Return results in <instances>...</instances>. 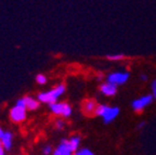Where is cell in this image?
I'll list each match as a JSON object with an SVG mask.
<instances>
[{
	"mask_svg": "<svg viewBox=\"0 0 156 155\" xmlns=\"http://www.w3.org/2000/svg\"><path fill=\"white\" fill-rule=\"evenodd\" d=\"M66 87L64 84H60V85L55 86L52 89L48 90V91H44L38 93L37 96V99L40 103H47V104H53L56 103L58 100L62 97V96L65 93Z\"/></svg>",
	"mask_w": 156,
	"mask_h": 155,
	"instance_id": "obj_1",
	"label": "cell"
},
{
	"mask_svg": "<svg viewBox=\"0 0 156 155\" xmlns=\"http://www.w3.org/2000/svg\"><path fill=\"white\" fill-rule=\"evenodd\" d=\"M120 113V110L118 106H111L106 104H99L98 105L95 115L101 117L104 124H111L118 117Z\"/></svg>",
	"mask_w": 156,
	"mask_h": 155,
	"instance_id": "obj_2",
	"label": "cell"
},
{
	"mask_svg": "<svg viewBox=\"0 0 156 155\" xmlns=\"http://www.w3.org/2000/svg\"><path fill=\"white\" fill-rule=\"evenodd\" d=\"M10 118L13 123H22L27 117V109L25 105V102L23 98L19 99L15 103V105L10 110Z\"/></svg>",
	"mask_w": 156,
	"mask_h": 155,
	"instance_id": "obj_3",
	"label": "cell"
},
{
	"mask_svg": "<svg viewBox=\"0 0 156 155\" xmlns=\"http://www.w3.org/2000/svg\"><path fill=\"white\" fill-rule=\"evenodd\" d=\"M50 111L56 116H61L63 118H68L73 113V109L68 103L66 102H56L53 104L49 105Z\"/></svg>",
	"mask_w": 156,
	"mask_h": 155,
	"instance_id": "obj_4",
	"label": "cell"
},
{
	"mask_svg": "<svg viewBox=\"0 0 156 155\" xmlns=\"http://www.w3.org/2000/svg\"><path fill=\"white\" fill-rule=\"evenodd\" d=\"M153 102L154 97L152 96V93H150V95L142 96V97L138 98V99H134L131 102V107L136 113H141L143 110H145L147 106H150Z\"/></svg>",
	"mask_w": 156,
	"mask_h": 155,
	"instance_id": "obj_5",
	"label": "cell"
},
{
	"mask_svg": "<svg viewBox=\"0 0 156 155\" xmlns=\"http://www.w3.org/2000/svg\"><path fill=\"white\" fill-rule=\"evenodd\" d=\"M130 77V74L124 70H118V72H113V73L107 75V81L113 84L115 86H122L128 81Z\"/></svg>",
	"mask_w": 156,
	"mask_h": 155,
	"instance_id": "obj_6",
	"label": "cell"
},
{
	"mask_svg": "<svg viewBox=\"0 0 156 155\" xmlns=\"http://www.w3.org/2000/svg\"><path fill=\"white\" fill-rule=\"evenodd\" d=\"M98 105L99 104L94 99H86L81 105V111L87 116H93V115H95Z\"/></svg>",
	"mask_w": 156,
	"mask_h": 155,
	"instance_id": "obj_7",
	"label": "cell"
},
{
	"mask_svg": "<svg viewBox=\"0 0 156 155\" xmlns=\"http://www.w3.org/2000/svg\"><path fill=\"white\" fill-rule=\"evenodd\" d=\"M117 90H118V87L108 81L102 82L100 85V92L105 97H114L116 96Z\"/></svg>",
	"mask_w": 156,
	"mask_h": 155,
	"instance_id": "obj_8",
	"label": "cell"
},
{
	"mask_svg": "<svg viewBox=\"0 0 156 155\" xmlns=\"http://www.w3.org/2000/svg\"><path fill=\"white\" fill-rule=\"evenodd\" d=\"M52 155H74V152L69 149L66 139H62L60 144L54 149Z\"/></svg>",
	"mask_w": 156,
	"mask_h": 155,
	"instance_id": "obj_9",
	"label": "cell"
},
{
	"mask_svg": "<svg viewBox=\"0 0 156 155\" xmlns=\"http://www.w3.org/2000/svg\"><path fill=\"white\" fill-rule=\"evenodd\" d=\"M23 100H24L26 109L28 111H36L40 105V102L38 101V99H35L30 96H25V97H23Z\"/></svg>",
	"mask_w": 156,
	"mask_h": 155,
	"instance_id": "obj_10",
	"label": "cell"
},
{
	"mask_svg": "<svg viewBox=\"0 0 156 155\" xmlns=\"http://www.w3.org/2000/svg\"><path fill=\"white\" fill-rule=\"evenodd\" d=\"M1 144L5 151H10L13 146V133L11 131H5V136L1 139Z\"/></svg>",
	"mask_w": 156,
	"mask_h": 155,
	"instance_id": "obj_11",
	"label": "cell"
},
{
	"mask_svg": "<svg viewBox=\"0 0 156 155\" xmlns=\"http://www.w3.org/2000/svg\"><path fill=\"white\" fill-rule=\"evenodd\" d=\"M66 140H67V144H68V146H69V149H71L74 153L79 150V146H80V143H81L80 136L75 135V136L71 137L69 139H66Z\"/></svg>",
	"mask_w": 156,
	"mask_h": 155,
	"instance_id": "obj_12",
	"label": "cell"
},
{
	"mask_svg": "<svg viewBox=\"0 0 156 155\" xmlns=\"http://www.w3.org/2000/svg\"><path fill=\"white\" fill-rule=\"evenodd\" d=\"M125 58H126V56L122 53H114V54H108V56H106V59L110 61H122V60H124Z\"/></svg>",
	"mask_w": 156,
	"mask_h": 155,
	"instance_id": "obj_13",
	"label": "cell"
},
{
	"mask_svg": "<svg viewBox=\"0 0 156 155\" xmlns=\"http://www.w3.org/2000/svg\"><path fill=\"white\" fill-rule=\"evenodd\" d=\"M74 155H95L90 149L88 148H81L77 151V152L74 153Z\"/></svg>",
	"mask_w": 156,
	"mask_h": 155,
	"instance_id": "obj_14",
	"label": "cell"
},
{
	"mask_svg": "<svg viewBox=\"0 0 156 155\" xmlns=\"http://www.w3.org/2000/svg\"><path fill=\"white\" fill-rule=\"evenodd\" d=\"M48 79H47V76L44 75V74H38L36 76V82L38 85H46Z\"/></svg>",
	"mask_w": 156,
	"mask_h": 155,
	"instance_id": "obj_15",
	"label": "cell"
},
{
	"mask_svg": "<svg viewBox=\"0 0 156 155\" xmlns=\"http://www.w3.org/2000/svg\"><path fill=\"white\" fill-rule=\"evenodd\" d=\"M64 127H65V121H64V119H56L55 121V128L58 129V130H63Z\"/></svg>",
	"mask_w": 156,
	"mask_h": 155,
	"instance_id": "obj_16",
	"label": "cell"
},
{
	"mask_svg": "<svg viewBox=\"0 0 156 155\" xmlns=\"http://www.w3.org/2000/svg\"><path fill=\"white\" fill-rule=\"evenodd\" d=\"M53 149H52L51 146H49V144H47V146H44V148H42V153H44V155H50V154H53Z\"/></svg>",
	"mask_w": 156,
	"mask_h": 155,
	"instance_id": "obj_17",
	"label": "cell"
},
{
	"mask_svg": "<svg viewBox=\"0 0 156 155\" xmlns=\"http://www.w3.org/2000/svg\"><path fill=\"white\" fill-rule=\"evenodd\" d=\"M151 91H152V96L154 97V99H156V78L152 80V82H151Z\"/></svg>",
	"mask_w": 156,
	"mask_h": 155,
	"instance_id": "obj_18",
	"label": "cell"
},
{
	"mask_svg": "<svg viewBox=\"0 0 156 155\" xmlns=\"http://www.w3.org/2000/svg\"><path fill=\"white\" fill-rule=\"evenodd\" d=\"M0 155H5V150L3 149L2 144H1V141H0Z\"/></svg>",
	"mask_w": 156,
	"mask_h": 155,
	"instance_id": "obj_19",
	"label": "cell"
},
{
	"mask_svg": "<svg viewBox=\"0 0 156 155\" xmlns=\"http://www.w3.org/2000/svg\"><path fill=\"white\" fill-rule=\"evenodd\" d=\"M145 125H146V123H145V121H141V123H140L139 125H138V126H136V128H138V129H142L144 126H145Z\"/></svg>",
	"mask_w": 156,
	"mask_h": 155,
	"instance_id": "obj_20",
	"label": "cell"
},
{
	"mask_svg": "<svg viewBox=\"0 0 156 155\" xmlns=\"http://www.w3.org/2000/svg\"><path fill=\"white\" fill-rule=\"evenodd\" d=\"M147 75H145V74H142L141 75V77H140V79L142 80V81H146V80H147Z\"/></svg>",
	"mask_w": 156,
	"mask_h": 155,
	"instance_id": "obj_21",
	"label": "cell"
},
{
	"mask_svg": "<svg viewBox=\"0 0 156 155\" xmlns=\"http://www.w3.org/2000/svg\"><path fill=\"white\" fill-rule=\"evenodd\" d=\"M5 131L3 130L1 127H0V140H1V139H2V137L5 136Z\"/></svg>",
	"mask_w": 156,
	"mask_h": 155,
	"instance_id": "obj_22",
	"label": "cell"
}]
</instances>
